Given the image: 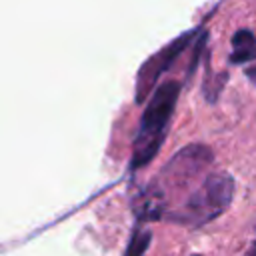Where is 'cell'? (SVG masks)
Listing matches in <instances>:
<instances>
[{"instance_id":"cell-3","label":"cell","mask_w":256,"mask_h":256,"mask_svg":"<svg viewBox=\"0 0 256 256\" xmlns=\"http://www.w3.org/2000/svg\"><path fill=\"white\" fill-rule=\"evenodd\" d=\"M212 160V152L202 144H190L182 148L172 160L164 166V170L158 174V180L154 182L162 194L166 196L168 188H180L188 184L204 166H208Z\"/></svg>"},{"instance_id":"cell-7","label":"cell","mask_w":256,"mask_h":256,"mask_svg":"<svg viewBox=\"0 0 256 256\" xmlns=\"http://www.w3.org/2000/svg\"><path fill=\"white\" fill-rule=\"evenodd\" d=\"M246 74H248V78H250L252 82H256V66H252V68H248V72H246Z\"/></svg>"},{"instance_id":"cell-6","label":"cell","mask_w":256,"mask_h":256,"mask_svg":"<svg viewBox=\"0 0 256 256\" xmlns=\"http://www.w3.org/2000/svg\"><path fill=\"white\" fill-rule=\"evenodd\" d=\"M150 240H152V234L148 230H136L128 242L124 256H144V252L150 246Z\"/></svg>"},{"instance_id":"cell-5","label":"cell","mask_w":256,"mask_h":256,"mask_svg":"<svg viewBox=\"0 0 256 256\" xmlns=\"http://www.w3.org/2000/svg\"><path fill=\"white\" fill-rule=\"evenodd\" d=\"M256 58V36L250 30H238L232 36V56L234 64H242Z\"/></svg>"},{"instance_id":"cell-4","label":"cell","mask_w":256,"mask_h":256,"mask_svg":"<svg viewBox=\"0 0 256 256\" xmlns=\"http://www.w3.org/2000/svg\"><path fill=\"white\" fill-rule=\"evenodd\" d=\"M186 42H188V36H182L180 40H176L172 46L164 48V50H162L160 54H156L148 64L142 66V70H140V74H138V86H136V100H138V102H142V100L146 98V94H148L150 88L154 86L158 74L164 72V70L170 66V62L182 52V48L186 46Z\"/></svg>"},{"instance_id":"cell-1","label":"cell","mask_w":256,"mask_h":256,"mask_svg":"<svg viewBox=\"0 0 256 256\" xmlns=\"http://www.w3.org/2000/svg\"><path fill=\"white\" fill-rule=\"evenodd\" d=\"M178 94H180L178 82H164L150 98V102L142 114L140 128H138L134 148H132V160H130L132 170L146 166L158 154V150L166 138L168 124H170Z\"/></svg>"},{"instance_id":"cell-2","label":"cell","mask_w":256,"mask_h":256,"mask_svg":"<svg viewBox=\"0 0 256 256\" xmlns=\"http://www.w3.org/2000/svg\"><path fill=\"white\" fill-rule=\"evenodd\" d=\"M234 196V180L226 172L210 174L202 186L190 194L184 206L172 212L168 218L188 226H202L208 220L222 214Z\"/></svg>"}]
</instances>
